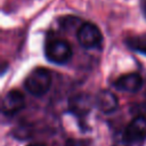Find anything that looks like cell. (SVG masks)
Returning <instances> with one entry per match:
<instances>
[{
  "label": "cell",
  "instance_id": "7a4b0ae2",
  "mask_svg": "<svg viewBox=\"0 0 146 146\" xmlns=\"http://www.w3.org/2000/svg\"><path fill=\"white\" fill-rule=\"evenodd\" d=\"M47 59L55 64H65L72 57V48L70 43L62 39L49 41L44 48Z\"/></svg>",
  "mask_w": 146,
  "mask_h": 146
},
{
  "label": "cell",
  "instance_id": "52a82bcc",
  "mask_svg": "<svg viewBox=\"0 0 146 146\" xmlns=\"http://www.w3.org/2000/svg\"><path fill=\"white\" fill-rule=\"evenodd\" d=\"M95 105L100 112L110 114L117 108L119 102L114 94H112L110 90L104 89L97 92L95 97Z\"/></svg>",
  "mask_w": 146,
  "mask_h": 146
},
{
  "label": "cell",
  "instance_id": "6da1fadb",
  "mask_svg": "<svg viewBox=\"0 0 146 146\" xmlns=\"http://www.w3.org/2000/svg\"><path fill=\"white\" fill-rule=\"evenodd\" d=\"M51 86V74L47 68L38 67L34 68L26 76L24 87L33 96L40 97L44 95Z\"/></svg>",
  "mask_w": 146,
  "mask_h": 146
},
{
  "label": "cell",
  "instance_id": "30bf717a",
  "mask_svg": "<svg viewBox=\"0 0 146 146\" xmlns=\"http://www.w3.org/2000/svg\"><path fill=\"white\" fill-rule=\"evenodd\" d=\"M64 146H89V144L86 140L80 139H67Z\"/></svg>",
  "mask_w": 146,
  "mask_h": 146
},
{
  "label": "cell",
  "instance_id": "3957f363",
  "mask_svg": "<svg viewBox=\"0 0 146 146\" xmlns=\"http://www.w3.org/2000/svg\"><path fill=\"white\" fill-rule=\"evenodd\" d=\"M78 40L83 48L94 49L100 47L103 42V34L94 23H84L78 30Z\"/></svg>",
  "mask_w": 146,
  "mask_h": 146
},
{
  "label": "cell",
  "instance_id": "8992f818",
  "mask_svg": "<svg viewBox=\"0 0 146 146\" xmlns=\"http://www.w3.org/2000/svg\"><path fill=\"white\" fill-rule=\"evenodd\" d=\"M113 86L121 91L125 92H137L143 86V79L138 73L123 74L114 81Z\"/></svg>",
  "mask_w": 146,
  "mask_h": 146
},
{
  "label": "cell",
  "instance_id": "8fae6325",
  "mask_svg": "<svg viewBox=\"0 0 146 146\" xmlns=\"http://www.w3.org/2000/svg\"><path fill=\"white\" fill-rule=\"evenodd\" d=\"M27 146H46V145L44 144H41V143H32V144H30Z\"/></svg>",
  "mask_w": 146,
  "mask_h": 146
},
{
  "label": "cell",
  "instance_id": "7c38bea8",
  "mask_svg": "<svg viewBox=\"0 0 146 146\" xmlns=\"http://www.w3.org/2000/svg\"><path fill=\"white\" fill-rule=\"evenodd\" d=\"M143 13H144V16H145V18H146V2H145L144 6H143Z\"/></svg>",
  "mask_w": 146,
  "mask_h": 146
},
{
  "label": "cell",
  "instance_id": "9c48e42d",
  "mask_svg": "<svg viewBox=\"0 0 146 146\" xmlns=\"http://www.w3.org/2000/svg\"><path fill=\"white\" fill-rule=\"evenodd\" d=\"M125 42L132 50L146 55V36H131L128 38Z\"/></svg>",
  "mask_w": 146,
  "mask_h": 146
},
{
  "label": "cell",
  "instance_id": "ba28073f",
  "mask_svg": "<svg viewBox=\"0 0 146 146\" xmlns=\"http://www.w3.org/2000/svg\"><path fill=\"white\" fill-rule=\"evenodd\" d=\"M68 110L78 117L86 116L91 110V99L86 94H78L70 98Z\"/></svg>",
  "mask_w": 146,
  "mask_h": 146
},
{
  "label": "cell",
  "instance_id": "277c9868",
  "mask_svg": "<svg viewBox=\"0 0 146 146\" xmlns=\"http://www.w3.org/2000/svg\"><path fill=\"white\" fill-rule=\"evenodd\" d=\"M146 138V117L136 116L130 121L123 131V139L127 143H137Z\"/></svg>",
  "mask_w": 146,
  "mask_h": 146
},
{
  "label": "cell",
  "instance_id": "5b68a950",
  "mask_svg": "<svg viewBox=\"0 0 146 146\" xmlns=\"http://www.w3.org/2000/svg\"><path fill=\"white\" fill-rule=\"evenodd\" d=\"M25 105L24 95L19 90H10L6 94L1 103V112L5 115H14Z\"/></svg>",
  "mask_w": 146,
  "mask_h": 146
}]
</instances>
